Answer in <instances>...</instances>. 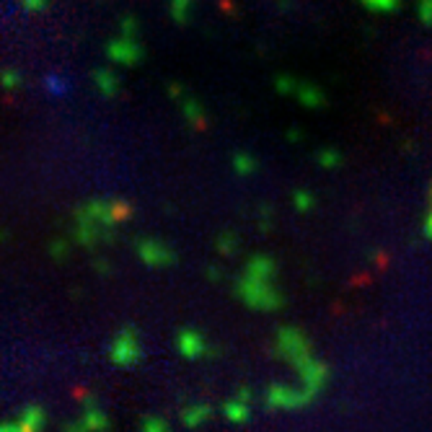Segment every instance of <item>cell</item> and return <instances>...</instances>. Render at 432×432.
I'll use <instances>...</instances> for the list:
<instances>
[{
  "instance_id": "4",
  "label": "cell",
  "mask_w": 432,
  "mask_h": 432,
  "mask_svg": "<svg viewBox=\"0 0 432 432\" xmlns=\"http://www.w3.org/2000/svg\"><path fill=\"white\" fill-rule=\"evenodd\" d=\"M311 399L313 396L303 386H280V383H275V386L267 391L264 401H267L270 409H300V406H305Z\"/></svg>"
},
{
  "instance_id": "6",
  "label": "cell",
  "mask_w": 432,
  "mask_h": 432,
  "mask_svg": "<svg viewBox=\"0 0 432 432\" xmlns=\"http://www.w3.org/2000/svg\"><path fill=\"white\" fill-rule=\"evenodd\" d=\"M177 347L186 360H199V357L210 354V344L197 329H181L177 337Z\"/></svg>"
},
{
  "instance_id": "10",
  "label": "cell",
  "mask_w": 432,
  "mask_h": 432,
  "mask_svg": "<svg viewBox=\"0 0 432 432\" xmlns=\"http://www.w3.org/2000/svg\"><path fill=\"white\" fill-rule=\"evenodd\" d=\"M44 422H47V414H44L42 406H26L19 417V427L23 432H42Z\"/></svg>"
},
{
  "instance_id": "12",
  "label": "cell",
  "mask_w": 432,
  "mask_h": 432,
  "mask_svg": "<svg viewBox=\"0 0 432 432\" xmlns=\"http://www.w3.org/2000/svg\"><path fill=\"white\" fill-rule=\"evenodd\" d=\"M0 432H23L19 427V422H6V425H0Z\"/></svg>"
},
{
  "instance_id": "9",
  "label": "cell",
  "mask_w": 432,
  "mask_h": 432,
  "mask_svg": "<svg viewBox=\"0 0 432 432\" xmlns=\"http://www.w3.org/2000/svg\"><path fill=\"white\" fill-rule=\"evenodd\" d=\"M213 417V409L207 404H189L181 409V422H184L186 430H197L207 422V419Z\"/></svg>"
},
{
  "instance_id": "7",
  "label": "cell",
  "mask_w": 432,
  "mask_h": 432,
  "mask_svg": "<svg viewBox=\"0 0 432 432\" xmlns=\"http://www.w3.org/2000/svg\"><path fill=\"white\" fill-rule=\"evenodd\" d=\"M248 399H251V391L238 389L236 399H231V401H226V404H223V417H226L228 422H233V425H243V422L248 419V414H251Z\"/></svg>"
},
{
  "instance_id": "11",
  "label": "cell",
  "mask_w": 432,
  "mask_h": 432,
  "mask_svg": "<svg viewBox=\"0 0 432 432\" xmlns=\"http://www.w3.org/2000/svg\"><path fill=\"white\" fill-rule=\"evenodd\" d=\"M140 432H171V427L166 419L156 417V414H148V417L140 422Z\"/></svg>"
},
{
  "instance_id": "1",
  "label": "cell",
  "mask_w": 432,
  "mask_h": 432,
  "mask_svg": "<svg viewBox=\"0 0 432 432\" xmlns=\"http://www.w3.org/2000/svg\"><path fill=\"white\" fill-rule=\"evenodd\" d=\"M238 295L251 308H259V311H275V308H280L283 305V295L275 288V264L270 259H262V256L251 259L246 277L241 280V288H238Z\"/></svg>"
},
{
  "instance_id": "3",
  "label": "cell",
  "mask_w": 432,
  "mask_h": 432,
  "mask_svg": "<svg viewBox=\"0 0 432 432\" xmlns=\"http://www.w3.org/2000/svg\"><path fill=\"white\" fill-rule=\"evenodd\" d=\"M109 357H112V362L120 365V368H132V365L140 362L142 347H140V337H137L135 326H125V329L114 337Z\"/></svg>"
},
{
  "instance_id": "5",
  "label": "cell",
  "mask_w": 432,
  "mask_h": 432,
  "mask_svg": "<svg viewBox=\"0 0 432 432\" xmlns=\"http://www.w3.org/2000/svg\"><path fill=\"white\" fill-rule=\"evenodd\" d=\"M109 430V414L101 409L96 401H88L80 417L65 425V432H107Z\"/></svg>"
},
{
  "instance_id": "2",
  "label": "cell",
  "mask_w": 432,
  "mask_h": 432,
  "mask_svg": "<svg viewBox=\"0 0 432 432\" xmlns=\"http://www.w3.org/2000/svg\"><path fill=\"white\" fill-rule=\"evenodd\" d=\"M275 347H277V354H280L283 360L290 362L293 368H300V365H305L308 360H313L311 344L305 339V334L300 332V329H295V326H283V329L277 332Z\"/></svg>"
},
{
  "instance_id": "8",
  "label": "cell",
  "mask_w": 432,
  "mask_h": 432,
  "mask_svg": "<svg viewBox=\"0 0 432 432\" xmlns=\"http://www.w3.org/2000/svg\"><path fill=\"white\" fill-rule=\"evenodd\" d=\"M140 256L150 264V267H169V264L174 262V254H171L163 243H156V241H142Z\"/></svg>"
},
{
  "instance_id": "13",
  "label": "cell",
  "mask_w": 432,
  "mask_h": 432,
  "mask_svg": "<svg viewBox=\"0 0 432 432\" xmlns=\"http://www.w3.org/2000/svg\"><path fill=\"white\" fill-rule=\"evenodd\" d=\"M427 236L432 238V215H430V220H427Z\"/></svg>"
}]
</instances>
